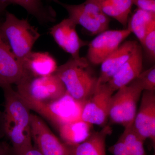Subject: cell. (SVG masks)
<instances>
[{
  "mask_svg": "<svg viewBox=\"0 0 155 155\" xmlns=\"http://www.w3.org/2000/svg\"><path fill=\"white\" fill-rule=\"evenodd\" d=\"M6 6L11 4L19 5L28 13L42 22H52L55 14L52 8L43 5L41 0H2Z\"/></svg>",
  "mask_w": 155,
  "mask_h": 155,
  "instance_id": "obj_20",
  "label": "cell"
},
{
  "mask_svg": "<svg viewBox=\"0 0 155 155\" xmlns=\"http://www.w3.org/2000/svg\"><path fill=\"white\" fill-rule=\"evenodd\" d=\"M141 82L143 91H155V66L142 72L137 78Z\"/></svg>",
  "mask_w": 155,
  "mask_h": 155,
  "instance_id": "obj_24",
  "label": "cell"
},
{
  "mask_svg": "<svg viewBox=\"0 0 155 155\" xmlns=\"http://www.w3.org/2000/svg\"><path fill=\"white\" fill-rule=\"evenodd\" d=\"M109 150L114 155H129L121 136L115 144L109 148Z\"/></svg>",
  "mask_w": 155,
  "mask_h": 155,
  "instance_id": "obj_25",
  "label": "cell"
},
{
  "mask_svg": "<svg viewBox=\"0 0 155 155\" xmlns=\"http://www.w3.org/2000/svg\"><path fill=\"white\" fill-rule=\"evenodd\" d=\"M112 132L110 126L107 125L100 131L92 132L86 140L75 146V155H106V139Z\"/></svg>",
  "mask_w": 155,
  "mask_h": 155,
  "instance_id": "obj_17",
  "label": "cell"
},
{
  "mask_svg": "<svg viewBox=\"0 0 155 155\" xmlns=\"http://www.w3.org/2000/svg\"><path fill=\"white\" fill-rule=\"evenodd\" d=\"M102 11L108 17L116 19L123 26L127 25L133 5L132 0H97Z\"/></svg>",
  "mask_w": 155,
  "mask_h": 155,
  "instance_id": "obj_19",
  "label": "cell"
},
{
  "mask_svg": "<svg viewBox=\"0 0 155 155\" xmlns=\"http://www.w3.org/2000/svg\"><path fill=\"white\" fill-rule=\"evenodd\" d=\"M130 34L127 28L123 30H107L99 34L88 43L86 58L87 61L94 65L101 64Z\"/></svg>",
  "mask_w": 155,
  "mask_h": 155,
  "instance_id": "obj_10",
  "label": "cell"
},
{
  "mask_svg": "<svg viewBox=\"0 0 155 155\" xmlns=\"http://www.w3.org/2000/svg\"><path fill=\"white\" fill-rule=\"evenodd\" d=\"M76 25L75 22L68 18L63 19L49 29L50 34L56 43L74 59L80 58L81 49L89 43L82 40L78 36L76 30Z\"/></svg>",
  "mask_w": 155,
  "mask_h": 155,
  "instance_id": "obj_11",
  "label": "cell"
},
{
  "mask_svg": "<svg viewBox=\"0 0 155 155\" xmlns=\"http://www.w3.org/2000/svg\"><path fill=\"white\" fill-rule=\"evenodd\" d=\"M86 58H71L58 67L55 73L60 78L67 92L76 100L86 101L93 93L98 78L94 74Z\"/></svg>",
  "mask_w": 155,
  "mask_h": 155,
  "instance_id": "obj_2",
  "label": "cell"
},
{
  "mask_svg": "<svg viewBox=\"0 0 155 155\" xmlns=\"http://www.w3.org/2000/svg\"><path fill=\"white\" fill-rule=\"evenodd\" d=\"M92 125L82 121L68 123L58 127L62 141L70 145L83 142L91 134Z\"/></svg>",
  "mask_w": 155,
  "mask_h": 155,
  "instance_id": "obj_18",
  "label": "cell"
},
{
  "mask_svg": "<svg viewBox=\"0 0 155 155\" xmlns=\"http://www.w3.org/2000/svg\"><path fill=\"white\" fill-rule=\"evenodd\" d=\"M5 100V111L1 113V134L6 136L15 151L33 146L31 134V114L12 85L3 87Z\"/></svg>",
  "mask_w": 155,
  "mask_h": 155,
  "instance_id": "obj_1",
  "label": "cell"
},
{
  "mask_svg": "<svg viewBox=\"0 0 155 155\" xmlns=\"http://www.w3.org/2000/svg\"><path fill=\"white\" fill-rule=\"evenodd\" d=\"M111 98L109 117L111 122L125 127L133 123L139 100L143 91L137 78L116 91Z\"/></svg>",
  "mask_w": 155,
  "mask_h": 155,
  "instance_id": "obj_6",
  "label": "cell"
},
{
  "mask_svg": "<svg viewBox=\"0 0 155 155\" xmlns=\"http://www.w3.org/2000/svg\"><path fill=\"white\" fill-rule=\"evenodd\" d=\"M31 134L34 146L43 155H75L74 147L58 138L44 121L31 114Z\"/></svg>",
  "mask_w": 155,
  "mask_h": 155,
  "instance_id": "obj_8",
  "label": "cell"
},
{
  "mask_svg": "<svg viewBox=\"0 0 155 155\" xmlns=\"http://www.w3.org/2000/svg\"><path fill=\"white\" fill-rule=\"evenodd\" d=\"M135 41H127L120 45L117 49L108 56L101 64V74L97 84L107 83L130 58L136 45Z\"/></svg>",
  "mask_w": 155,
  "mask_h": 155,
  "instance_id": "obj_14",
  "label": "cell"
},
{
  "mask_svg": "<svg viewBox=\"0 0 155 155\" xmlns=\"http://www.w3.org/2000/svg\"><path fill=\"white\" fill-rule=\"evenodd\" d=\"M140 107L136 114L134 128L141 138L145 140L149 138V125L155 120V92L143 91Z\"/></svg>",
  "mask_w": 155,
  "mask_h": 155,
  "instance_id": "obj_16",
  "label": "cell"
},
{
  "mask_svg": "<svg viewBox=\"0 0 155 155\" xmlns=\"http://www.w3.org/2000/svg\"><path fill=\"white\" fill-rule=\"evenodd\" d=\"M0 155H14L13 148L6 142H0Z\"/></svg>",
  "mask_w": 155,
  "mask_h": 155,
  "instance_id": "obj_28",
  "label": "cell"
},
{
  "mask_svg": "<svg viewBox=\"0 0 155 155\" xmlns=\"http://www.w3.org/2000/svg\"><path fill=\"white\" fill-rule=\"evenodd\" d=\"M142 45L148 58L152 61L155 59V22L150 25L146 34Z\"/></svg>",
  "mask_w": 155,
  "mask_h": 155,
  "instance_id": "obj_23",
  "label": "cell"
},
{
  "mask_svg": "<svg viewBox=\"0 0 155 155\" xmlns=\"http://www.w3.org/2000/svg\"><path fill=\"white\" fill-rule=\"evenodd\" d=\"M24 70L0 29V87L18 84L23 78Z\"/></svg>",
  "mask_w": 155,
  "mask_h": 155,
  "instance_id": "obj_12",
  "label": "cell"
},
{
  "mask_svg": "<svg viewBox=\"0 0 155 155\" xmlns=\"http://www.w3.org/2000/svg\"><path fill=\"white\" fill-rule=\"evenodd\" d=\"M154 22L155 13L138 9L128 19L127 29L135 35L142 45L149 28Z\"/></svg>",
  "mask_w": 155,
  "mask_h": 155,
  "instance_id": "obj_21",
  "label": "cell"
},
{
  "mask_svg": "<svg viewBox=\"0 0 155 155\" xmlns=\"http://www.w3.org/2000/svg\"><path fill=\"white\" fill-rule=\"evenodd\" d=\"M24 77H43L52 75L58 68L57 61L49 53L31 51L22 62Z\"/></svg>",
  "mask_w": 155,
  "mask_h": 155,
  "instance_id": "obj_15",
  "label": "cell"
},
{
  "mask_svg": "<svg viewBox=\"0 0 155 155\" xmlns=\"http://www.w3.org/2000/svg\"><path fill=\"white\" fill-rule=\"evenodd\" d=\"M133 123L125 127L121 137L126 146L129 155H147L145 151L144 140L137 133Z\"/></svg>",
  "mask_w": 155,
  "mask_h": 155,
  "instance_id": "obj_22",
  "label": "cell"
},
{
  "mask_svg": "<svg viewBox=\"0 0 155 155\" xmlns=\"http://www.w3.org/2000/svg\"><path fill=\"white\" fill-rule=\"evenodd\" d=\"M14 155H43L33 145L26 149L19 151L14 150Z\"/></svg>",
  "mask_w": 155,
  "mask_h": 155,
  "instance_id": "obj_27",
  "label": "cell"
},
{
  "mask_svg": "<svg viewBox=\"0 0 155 155\" xmlns=\"http://www.w3.org/2000/svg\"><path fill=\"white\" fill-rule=\"evenodd\" d=\"M143 51L138 43L130 58L107 82L114 92L127 85L136 79L142 71Z\"/></svg>",
  "mask_w": 155,
  "mask_h": 155,
  "instance_id": "obj_13",
  "label": "cell"
},
{
  "mask_svg": "<svg viewBox=\"0 0 155 155\" xmlns=\"http://www.w3.org/2000/svg\"><path fill=\"white\" fill-rule=\"evenodd\" d=\"M66 9L69 18L92 35L108 30L110 19L102 11L97 0H86L79 5H69L54 0Z\"/></svg>",
  "mask_w": 155,
  "mask_h": 155,
  "instance_id": "obj_7",
  "label": "cell"
},
{
  "mask_svg": "<svg viewBox=\"0 0 155 155\" xmlns=\"http://www.w3.org/2000/svg\"><path fill=\"white\" fill-rule=\"evenodd\" d=\"M138 9L155 13V0H132Z\"/></svg>",
  "mask_w": 155,
  "mask_h": 155,
  "instance_id": "obj_26",
  "label": "cell"
},
{
  "mask_svg": "<svg viewBox=\"0 0 155 155\" xmlns=\"http://www.w3.org/2000/svg\"><path fill=\"white\" fill-rule=\"evenodd\" d=\"M7 6L3 2L2 0H0V15L4 13Z\"/></svg>",
  "mask_w": 155,
  "mask_h": 155,
  "instance_id": "obj_29",
  "label": "cell"
},
{
  "mask_svg": "<svg viewBox=\"0 0 155 155\" xmlns=\"http://www.w3.org/2000/svg\"><path fill=\"white\" fill-rule=\"evenodd\" d=\"M114 92L107 83L97 84L93 93L84 104L81 120L92 125H104L109 117L111 98Z\"/></svg>",
  "mask_w": 155,
  "mask_h": 155,
  "instance_id": "obj_9",
  "label": "cell"
},
{
  "mask_svg": "<svg viewBox=\"0 0 155 155\" xmlns=\"http://www.w3.org/2000/svg\"><path fill=\"white\" fill-rule=\"evenodd\" d=\"M86 101L76 100L67 92L57 99L46 102H25L58 129L62 125L80 121Z\"/></svg>",
  "mask_w": 155,
  "mask_h": 155,
  "instance_id": "obj_4",
  "label": "cell"
},
{
  "mask_svg": "<svg viewBox=\"0 0 155 155\" xmlns=\"http://www.w3.org/2000/svg\"><path fill=\"white\" fill-rule=\"evenodd\" d=\"M17 91L25 102H46L66 92L64 83L55 73L43 77H25L17 85Z\"/></svg>",
  "mask_w": 155,
  "mask_h": 155,
  "instance_id": "obj_5",
  "label": "cell"
},
{
  "mask_svg": "<svg viewBox=\"0 0 155 155\" xmlns=\"http://www.w3.org/2000/svg\"><path fill=\"white\" fill-rule=\"evenodd\" d=\"M0 29L14 55L22 65L23 60L32 51L34 45L40 37L37 29L27 19H19L7 11L5 20L0 22Z\"/></svg>",
  "mask_w": 155,
  "mask_h": 155,
  "instance_id": "obj_3",
  "label": "cell"
}]
</instances>
